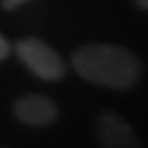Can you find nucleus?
Wrapping results in <instances>:
<instances>
[{"mask_svg": "<svg viewBox=\"0 0 148 148\" xmlns=\"http://www.w3.org/2000/svg\"><path fill=\"white\" fill-rule=\"evenodd\" d=\"M25 2H30V0H2V7L5 9V11H13V9L20 7Z\"/></svg>", "mask_w": 148, "mask_h": 148, "instance_id": "423d86ee", "label": "nucleus"}, {"mask_svg": "<svg viewBox=\"0 0 148 148\" xmlns=\"http://www.w3.org/2000/svg\"><path fill=\"white\" fill-rule=\"evenodd\" d=\"M73 68L86 80L105 88L127 89L141 75V62L134 52L118 45H84L71 57Z\"/></svg>", "mask_w": 148, "mask_h": 148, "instance_id": "f257e3e1", "label": "nucleus"}, {"mask_svg": "<svg viewBox=\"0 0 148 148\" xmlns=\"http://www.w3.org/2000/svg\"><path fill=\"white\" fill-rule=\"evenodd\" d=\"M16 54L34 75L43 80H59L66 73L62 57L39 38H25L18 41Z\"/></svg>", "mask_w": 148, "mask_h": 148, "instance_id": "f03ea898", "label": "nucleus"}, {"mask_svg": "<svg viewBox=\"0 0 148 148\" xmlns=\"http://www.w3.org/2000/svg\"><path fill=\"white\" fill-rule=\"evenodd\" d=\"M136 4L141 9H148V0H136Z\"/></svg>", "mask_w": 148, "mask_h": 148, "instance_id": "0eeeda50", "label": "nucleus"}, {"mask_svg": "<svg viewBox=\"0 0 148 148\" xmlns=\"http://www.w3.org/2000/svg\"><path fill=\"white\" fill-rule=\"evenodd\" d=\"M97 136L102 146L109 148H125L136 145V136L121 116L116 112H103L97 121Z\"/></svg>", "mask_w": 148, "mask_h": 148, "instance_id": "20e7f679", "label": "nucleus"}, {"mask_svg": "<svg viewBox=\"0 0 148 148\" xmlns=\"http://www.w3.org/2000/svg\"><path fill=\"white\" fill-rule=\"evenodd\" d=\"M13 112L22 123L34 127H45L57 120V105L45 95L20 97L13 107Z\"/></svg>", "mask_w": 148, "mask_h": 148, "instance_id": "7ed1b4c3", "label": "nucleus"}, {"mask_svg": "<svg viewBox=\"0 0 148 148\" xmlns=\"http://www.w3.org/2000/svg\"><path fill=\"white\" fill-rule=\"evenodd\" d=\"M9 54H11V45H9V41L0 34V61H4Z\"/></svg>", "mask_w": 148, "mask_h": 148, "instance_id": "39448f33", "label": "nucleus"}]
</instances>
